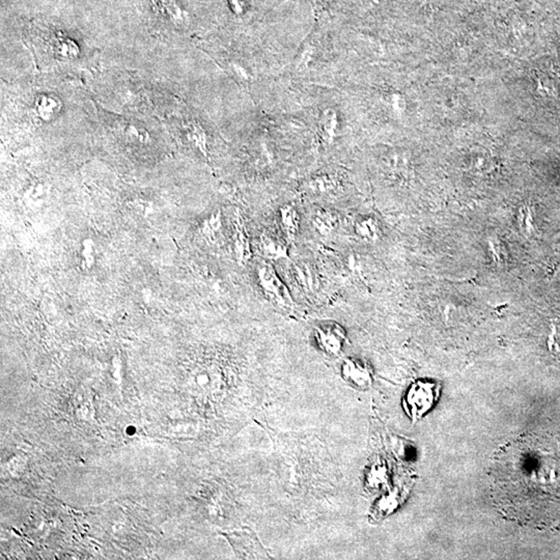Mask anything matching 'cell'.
<instances>
[{
  "label": "cell",
  "instance_id": "cell-1",
  "mask_svg": "<svg viewBox=\"0 0 560 560\" xmlns=\"http://www.w3.org/2000/svg\"><path fill=\"white\" fill-rule=\"evenodd\" d=\"M492 502L506 520L560 528V432L531 433L500 447L489 470Z\"/></svg>",
  "mask_w": 560,
  "mask_h": 560
},
{
  "label": "cell",
  "instance_id": "cell-2",
  "mask_svg": "<svg viewBox=\"0 0 560 560\" xmlns=\"http://www.w3.org/2000/svg\"><path fill=\"white\" fill-rule=\"evenodd\" d=\"M438 395V384L430 381H416L406 393L404 409L413 421H417L432 407Z\"/></svg>",
  "mask_w": 560,
  "mask_h": 560
},
{
  "label": "cell",
  "instance_id": "cell-3",
  "mask_svg": "<svg viewBox=\"0 0 560 560\" xmlns=\"http://www.w3.org/2000/svg\"><path fill=\"white\" fill-rule=\"evenodd\" d=\"M258 280L263 293L272 302L278 303L281 306H289L293 302L287 285L272 266L263 263L259 267Z\"/></svg>",
  "mask_w": 560,
  "mask_h": 560
},
{
  "label": "cell",
  "instance_id": "cell-4",
  "mask_svg": "<svg viewBox=\"0 0 560 560\" xmlns=\"http://www.w3.org/2000/svg\"><path fill=\"white\" fill-rule=\"evenodd\" d=\"M315 340L321 352L329 357H336L344 349L347 333L337 323H324L315 329Z\"/></svg>",
  "mask_w": 560,
  "mask_h": 560
},
{
  "label": "cell",
  "instance_id": "cell-5",
  "mask_svg": "<svg viewBox=\"0 0 560 560\" xmlns=\"http://www.w3.org/2000/svg\"><path fill=\"white\" fill-rule=\"evenodd\" d=\"M342 379L355 390H366L373 385V372L370 366L358 358H347L340 368Z\"/></svg>",
  "mask_w": 560,
  "mask_h": 560
},
{
  "label": "cell",
  "instance_id": "cell-6",
  "mask_svg": "<svg viewBox=\"0 0 560 560\" xmlns=\"http://www.w3.org/2000/svg\"><path fill=\"white\" fill-rule=\"evenodd\" d=\"M318 136L324 146L331 147L340 137V114L335 108L327 107L323 109L318 118Z\"/></svg>",
  "mask_w": 560,
  "mask_h": 560
},
{
  "label": "cell",
  "instance_id": "cell-7",
  "mask_svg": "<svg viewBox=\"0 0 560 560\" xmlns=\"http://www.w3.org/2000/svg\"><path fill=\"white\" fill-rule=\"evenodd\" d=\"M260 250L265 258L272 261L289 258V248L278 237L269 232H263L261 236Z\"/></svg>",
  "mask_w": 560,
  "mask_h": 560
},
{
  "label": "cell",
  "instance_id": "cell-8",
  "mask_svg": "<svg viewBox=\"0 0 560 560\" xmlns=\"http://www.w3.org/2000/svg\"><path fill=\"white\" fill-rule=\"evenodd\" d=\"M239 539L241 540L239 546L241 547L240 549H242V551H240V554L243 555L245 559H270L269 553L261 546L256 533H252L251 530L244 531L239 535Z\"/></svg>",
  "mask_w": 560,
  "mask_h": 560
},
{
  "label": "cell",
  "instance_id": "cell-9",
  "mask_svg": "<svg viewBox=\"0 0 560 560\" xmlns=\"http://www.w3.org/2000/svg\"><path fill=\"white\" fill-rule=\"evenodd\" d=\"M306 188L313 193L328 194V193L335 192L340 188V181L335 175L321 173V175L311 178L307 181Z\"/></svg>",
  "mask_w": 560,
  "mask_h": 560
},
{
  "label": "cell",
  "instance_id": "cell-10",
  "mask_svg": "<svg viewBox=\"0 0 560 560\" xmlns=\"http://www.w3.org/2000/svg\"><path fill=\"white\" fill-rule=\"evenodd\" d=\"M280 226L285 236L295 238L300 228V217L298 211L291 205L281 206L280 210Z\"/></svg>",
  "mask_w": 560,
  "mask_h": 560
},
{
  "label": "cell",
  "instance_id": "cell-11",
  "mask_svg": "<svg viewBox=\"0 0 560 560\" xmlns=\"http://www.w3.org/2000/svg\"><path fill=\"white\" fill-rule=\"evenodd\" d=\"M158 6L161 8L162 13L170 19L173 23L180 26H186L189 23V15L177 2L173 0H159Z\"/></svg>",
  "mask_w": 560,
  "mask_h": 560
},
{
  "label": "cell",
  "instance_id": "cell-12",
  "mask_svg": "<svg viewBox=\"0 0 560 560\" xmlns=\"http://www.w3.org/2000/svg\"><path fill=\"white\" fill-rule=\"evenodd\" d=\"M240 223L241 221L238 220L236 223L235 250H236L237 258L240 263H247V261L251 258V251H250L249 240H248L245 228Z\"/></svg>",
  "mask_w": 560,
  "mask_h": 560
},
{
  "label": "cell",
  "instance_id": "cell-13",
  "mask_svg": "<svg viewBox=\"0 0 560 560\" xmlns=\"http://www.w3.org/2000/svg\"><path fill=\"white\" fill-rule=\"evenodd\" d=\"M36 107L37 113L43 120H51L61 111V105L56 97L42 94L37 98Z\"/></svg>",
  "mask_w": 560,
  "mask_h": 560
},
{
  "label": "cell",
  "instance_id": "cell-14",
  "mask_svg": "<svg viewBox=\"0 0 560 560\" xmlns=\"http://www.w3.org/2000/svg\"><path fill=\"white\" fill-rule=\"evenodd\" d=\"M313 225L320 234L328 235L335 230L337 218L330 211L318 210L313 215Z\"/></svg>",
  "mask_w": 560,
  "mask_h": 560
},
{
  "label": "cell",
  "instance_id": "cell-15",
  "mask_svg": "<svg viewBox=\"0 0 560 560\" xmlns=\"http://www.w3.org/2000/svg\"><path fill=\"white\" fill-rule=\"evenodd\" d=\"M354 230L356 235L362 240L373 241L378 238L377 223L372 218H361L356 221Z\"/></svg>",
  "mask_w": 560,
  "mask_h": 560
},
{
  "label": "cell",
  "instance_id": "cell-16",
  "mask_svg": "<svg viewBox=\"0 0 560 560\" xmlns=\"http://www.w3.org/2000/svg\"><path fill=\"white\" fill-rule=\"evenodd\" d=\"M188 137L193 144H195L197 149L201 153L206 154V136L205 131L201 128L199 125L191 124L188 127Z\"/></svg>",
  "mask_w": 560,
  "mask_h": 560
},
{
  "label": "cell",
  "instance_id": "cell-17",
  "mask_svg": "<svg viewBox=\"0 0 560 560\" xmlns=\"http://www.w3.org/2000/svg\"><path fill=\"white\" fill-rule=\"evenodd\" d=\"M316 54H317V45H315L313 42H306L299 54L297 61L299 69L309 67L315 59Z\"/></svg>",
  "mask_w": 560,
  "mask_h": 560
},
{
  "label": "cell",
  "instance_id": "cell-18",
  "mask_svg": "<svg viewBox=\"0 0 560 560\" xmlns=\"http://www.w3.org/2000/svg\"><path fill=\"white\" fill-rule=\"evenodd\" d=\"M230 70H232V73L236 75L241 81L248 82V81L251 80V76H250L249 72H248L246 68H244L242 65H240V63H236V61L230 63Z\"/></svg>",
  "mask_w": 560,
  "mask_h": 560
},
{
  "label": "cell",
  "instance_id": "cell-19",
  "mask_svg": "<svg viewBox=\"0 0 560 560\" xmlns=\"http://www.w3.org/2000/svg\"><path fill=\"white\" fill-rule=\"evenodd\" d=\"M230 10L237 16H242L247 11V1L246 0H228Z\"/></svg>",
  "mask_w": 560,
  "mask_h": 560
},
{
  "label": "cell",
  "instance_id": "cell-20",
  "mask_svg": "<svg viewBox=\"0 0 560 560\" xmlns=\"http://www.w3.org/2000/svg\"><path fill=\"white\" fill-rule=\"evenodd\" d=\"M311 1L313 2V4H315V6H324L325 2H326V0H311Z\"/></svg>",
  "mask_w": 560,
  "mask_h": 560
}]
</instances>
